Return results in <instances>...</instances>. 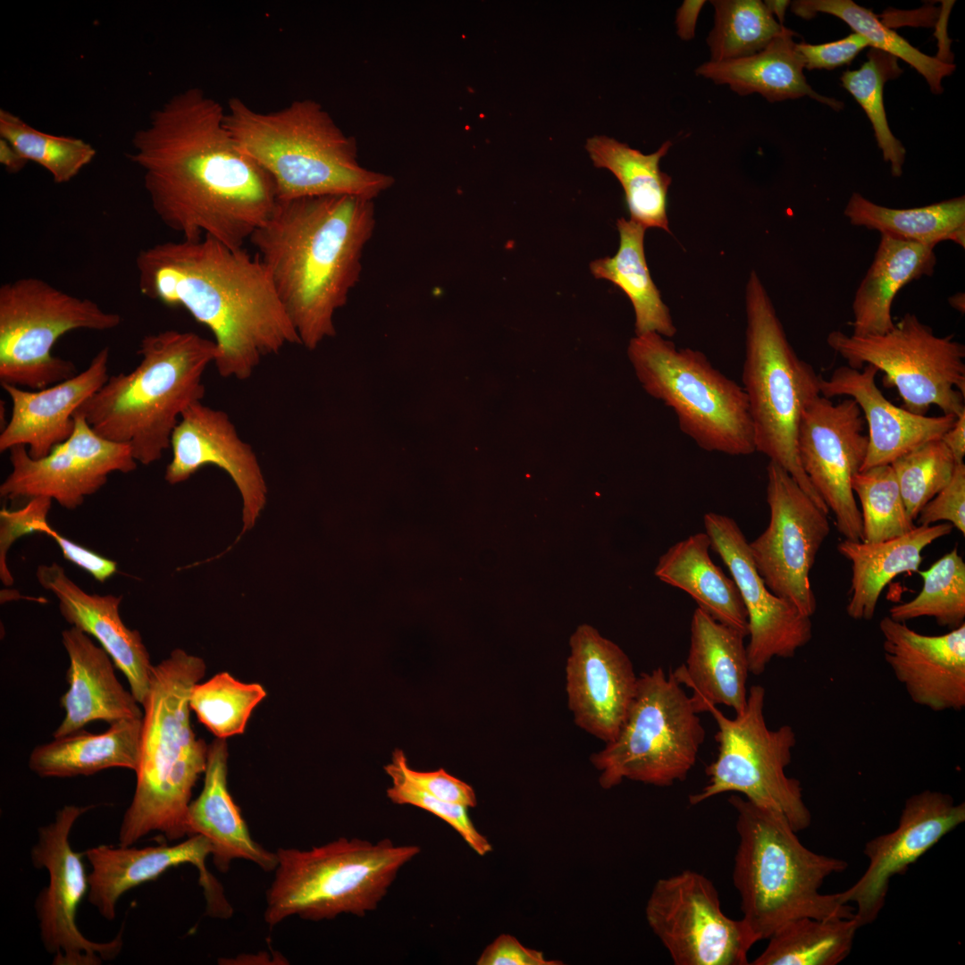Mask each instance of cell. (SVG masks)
I'll list each match as a JSON object with an SVG mask.
<instances>
[{
	"label": "cell",
	"instance_id": "obj_1",
	"mask_svg": "<svg viewBox=\"0 0 965 965\" xmlns=\"http://www.w3.org/2000/svg\"><path fill=\"white\" fill-rule=\"evenodd\" d=\"M225 108L199 88H189L155 109L132 138L130 161L141 169L151 206L184 239L210 236L231 248L273 212L270 175L237 145Z\"/></svg>",
	"mask_w": 965,
	"mask_h": 965
},
{
	"label": "cell",
	"instance_id": "obj_2",
	"mask_svg": "<svg viewBox=\"0 0 965 965\" xmlns=\"http://www.w3.org/2000/svg\"><path fill=\"white\" fill-rule=\"evenodd\" d=\"M135 264L143 296L182 306L209 329L223 378L247 380L264 357L300 345L257 254L203 236L143 248Z\"/></svg>",
	"mask_w": 965,
	"mask_h": 965
},
{
	"label": "cell",
	"instance_id": "obj_3",
	"mask_svg": "<svg viewBox=\"0 0 965 965\" xmlns=\"http://www.w3.org/2000/svg\"><path fill=\"white\" fill-rule=\"evenodd\" d=\"M374 227L373 199L325 195L278 200L250 237L306 348L335 335Z\"/></svg>",
	"mask_w": 965,
	"mask_h": 965
},
{
	"label": "cell",
	"instance_id": "obj_4",
	"mask_svg": "<svg viewBox=\"0 0 965 965\" xmlns=\"http://www.w3.org/2000/svg\"><path fill=\"white\" fill-rule=\"evenodd\" d=\"M206 669L201 658L181 649L153 667L142 705L136 787L122 817L119 845H133L152 832L170 841L188 836V809L196 782L206 771L209 749L193 732L189 698Z\"/></svg>",
	"mask_w": 965,
	"mask_h": 965
},
{
	"label": "cell",
	"instance_id": "obj_5",
	"mask_svg": "<svg viewBox=\"0 0 965 965\" xmlns=\"http://www.w3.org/2000/svg\"><path fill=\"white\" fill-rule=\"evenodd\" d=\"M224 123L239 148L270 175L278 200L325 195L373 200L394 184L392 176L360 164L355 138L315 100L259 112L233 96Z\"/></svg>",
	"mask_w": 965,
	"mask_h": 965
},
{
	"label": "cell",
	"instance_id": "obj_6",
	"mask_svg": "<svg viewBox=\"0 0 965 965\" xmlns=\"http://www.w3.org/2000/svg\"><path fill=\"white\" fill-rule=\"evenodd\" d=\"M135 369L109 376L75 414L101 437L128 445L148 466L171 448L182 413L206 395L203 375L214 364V340L193 331L165 330L140 341Z\"/></svg>",
	"mask_w": 965,
	"mask_h": 965
},
{
	"label": "cell",
	"instance_id": "obj_7",
	"mask_svg": "<svg viewBox=\"0 0 965 965\" xmlns=\"http://www.w3.org/2000/svg\"><path fill=\"white\" fill-rule=\"evenodd\" d=\"M736 812L739 837L733 883L743 921L758 941L804 917L852 918L854 910L837 894H822L825 880L848 868L845 860L804 846L785 818L740 794L728 799Z\"/></svg>",
	"mask_w": 965,
	"mask_h": 965
},
{
	"label": "cell",
	"instance_id": "obj_8",
	"mask_svg": "<svg viewBox=\"0 0 965 965\" xmlns=\"http://www.w3.org/2000/svg\"><path fill=\"white\" fill-rule=\"evenodd\" d=\"M745 309L742 380L756 451L785 469L813 501L828 513L801 467L797 449L802 415L820 395L822 377L793 350L768 293L754 271L746 284Z\"/></svg>",
	"mask_w": 965,
	"mask_h": 965
},
{
	"label": "cell",
	"instance_id": "obj_9",
	"mask_svg": "<svg viewBox=\"0 0 965 965\" xmlns=\"http://www.w3.org/2000/svg\"><path fill=\"white\" fill-rule=\"evenodd\" d=\"M420 852L418 845H396L388 838L373 843L340 837L306 851L279 848L264 921L273 927L295 915L314 921L344 913L363 917Z\"/></svg>",
	"mask_w": 965,
	"mask_h": 965
},
{
	"label": "cell",
	"instance_id": "obj_10",
	"mask_svg": "<svg viewBox=\"0 0 965 965\" xmlns=\"http://www.w3.org/2000/svg\"><path fill=\"white\" fill-rule=\"evenodd\" d=\"M628 356L644 390L674 411L680 430L701 449L731 456L756 451L743 388L702 352L649 332L630 340Z\"/></svg>",
	"mask_w": 965,
	"mask_h": 965
},
{
	"label": "cell",
	"instance_id": "obj_11",
	"mask_svg": "<svg viewBox=\"0 0 965 965\" xmlns=\"http://www.w3.org/2000/svg\"><path fill=\"white\" fill-rule=\"evenodd\" d=\"M683 685L659 667L637 678L636 690L616 737L592 753L599 784L624 780L659 787L686 779L705 740V729Z\"/></svg>",
	"mask_w": 965,
	"mask_h": 965
},
{
	"label": "cell",
	"instance_id": "obj_12",
	"mask_svg": "<svg viewBox=\"0 0 965 965\" xmlns=\"http://www.w3.org/2000/svg\"><path fill=\"white\" fill-rule=\"evenodd\" d=\"M766 692L752 685L743 709L734 718L717 706L707 703L716 721V759L707 766L708 782L689 796L691 805L700 804L716 795L737 793L748 801L782 814L792 828L804 830L811 824V813L802 795L798 779L785 773L792 761L796 734L789 725L770 729L765 721Z\"/></svg>",
	"mask_w": 965,
	"mask_h": 965
},
{
	"label": "cell",
	"instance_id": "obj_13",
	"mask_svg": "<svg viewBox=\"0 0 965 965\" xmlns=\"http://www.w3.org/2000/svg\"><path fill=\"white\" fill-rule=\"evenodd\" d=\"M119 314L68 294L37 277L0 288V382L41 390L78 373L75 364L52 354L60 337L74 330L109 331Z\"/></svg>",
	"mask_w": 965,
	"mask_h": 965
},
{
	"label": "cell",
	"instance_id": "obj_14",
	"mask_svg": "<svg viewBox=\"0 0 965 965\" xmlns=\"http://www.w3.org/2000/svg\"><path fill=\"white\" fill-rule=\"evenodd\" d=\"M827 345L860 369L871 365L885 373V385L897 389L909 412L927 415L930 407L943 415L965 410V346L951 334L936 336L911 313L881 335L859 337L833 331Z\"/></svg>",
	"mask_w": 965,
	"mask_h": 965
},
{
	"label": "cell",
	"instance_id": "obj_15",
	"mask_svg": "<svg viewBox=\"0 0 965 965\" xmlns=\"http://www.w3.org/2000/svg\"><path fill=\"white\" fill-rule=\"evenodd\" d=\"M720 904L708 877L684 869L656 882L645 917L676 965H747L748 952L759 941Z\"/></svg>",
	"mask_w": 965,
	"mask_h": 965
},
{
	"label": "cell",
	"instance_id": "obj_16",
	"mask_svg": "<svg viewBox=\"0 0 965 965\" xmlns=\"http://www.w3.org/2000/svg\"><path fill=\"white\" fill-rule=\"evenodd\" d=\"M767 476L769 523L749 542L751 558L770 592L811 617L817 600L810 574L830 532L828 513L779 465L769 461Z\"/></svg>",
	"mask_w": 965,
	"mask_h": 965
},
{
	"label": "cell",
	"instance_id": "obj_17",
	"mask_svg": "<svg viewBox=\"0 0 965 965\" xmlns=\"http://www.w3.org/2000/svg\"><path fill=\"white\" fill-rule=\"evenodd\" d=\"M90 806L65 805L55 819L38 828L30 858L36 868L48 873V885L35 902L40 937L54 965H100L113 960L122 947V932L111 941L96 943L85 937L78 928V906L88 894L84 852H75L70 835L76 820Z\"/></svg>",
	"mask_w": 965,
	"mask_h": 965
},
{
	"label": "cell",
	"instance_id": "obj_18",
	"mask_svg": "<svg viewBox=\"0 0 965 965\" xmlns=\"http://www.w3.org/2000/svg\"><path fill=\"white\" fill-rule=\"evenodd\" d=\"M865 420L856 401L834 404L817 397L805 409L798 431L797 449L811 485L835 517L846 540L862 541L861 513L852 482L867 453Z\"/></svg>",
	"mask_w": 965,
	"mask_h": 965
},
{
	"label": "cell",
	"instance_id": "obj_19",
	"mask_svg": "<svg viewBox=\"0 0 965 965\" xmlns=\"http://www.w3.org/2000/svg\"><path fill=\"white\" fill-rule=\"evenodd\" d=\"M73 418L72 434L46 457H31L23 445L9 449L12 471L0 485L1 497H46L75 509L105 486L110 474L136 470L138 462L128 445L101 437L81 415Z\"/></svg>",
	"mask_w": 965,
	"mask_h": 965
},
{
	"label": "cell",
	"instance_id": "obj_20",
	"mask_svg": "<svg viewBox=\"0 0 965 965\" xmlns=\"http://www.w3.org/2000/svg\"><path fill=\"white\" fill-rule=\"evenodd\" d=\"M965 821V803L948 793L923 790L908 797L897 827L868 841V867L849 888L836 893L840 902L854 903L860 928L874 922L883 910L891 879L933 848Z\"/></svg>",
	"mask_w": 965,
	"mask_h": 965
},
{
	"label": "cell",
	"instance_id": "obj_21",
	"mask_svg": "<svg viewBox=\"0 0 965 965\" xmlns=\"http://www.w3.org/2000/svg\"><path fill=\"white\" fill-rule=\"evenodd\" d=\"M703 524L710 549L721 558L740 592L748 616L749 671L759 676L774 658H793L809 643L811 617L769 591L753 563L749 541L732 517L709 512Z\"/></svg>",
	"mask_w": 965,
	"mask_h": 965
},
{
	"label": "cell",
	"instance_id": "obj_22",
	"mask_svg": "<svg viewBox=\"0 0 965 965\" xmlns=\"http://www.w3.org/2000/svg\"><path fill=\"white\" fill-rule=\"evenodd\" d=\"M567 704L577 726L602 742L617 734L636 690L632 661L596 628L582 624L569 639Z\"/></svg>",
	"mask_w": 965,
	"mask_h": 965
},
{
	"label": "cell",
	"instance_id": "obj_23",
	"mask_svg": "<svg viewBox=\"0 0 965 965\" xmlns=\"http://www.w3.org/2000/svg\"><path fill=\"white\" fill-rule=\"evenodd\" d=\"M172 457L164 479L170 484L187 481L201 467L224 470L235 482L243 502V533L256 523L266 502L267 488L256 455L243 441L229 415L203 404L190 405L181 415L171 439Z\"/></svg>",
	"mask_w": 965,
	"mask_h": 965
},
{
	"label": "cell",
	"instance_id": "obj_24",
	"mask_svg": "<svg viewBox=\"0 0 965 965\" xmlns=\"http://www.w3.org/2000/svg\"><path fill=\"white\" fill-rule=\"evenodd\" d=\"M212 854L210 842L201 835L188 836L187 840L173 845L137 848L103 844L91 847L84 852L91 868L88 874V901L104 919L113 920L117 902L124 893L156 879L172 868L191 864L198 870L207 913L214 918L228 919L233 910L222 885L206 867V859Z\"/></svg>",
	"mask_w": 965,
	"mask_h": 965
},
{
	"label": "cell",
	"instance_id": "obj_25",
	"mask_svg": "<svg viewBox=\"0 0 965 965\" xmlns=\"http://www.w3.org/2000/svg\"><path fill=\"white\" fill-rule=\"evenodd\" d=\"M884 656L917 705L940 712L965 707V623L941 635H926L905 622H879Z\"/></svg>",
	"mask_w": 965,
	"mask_h": 965
},
{
	"label": "cell",
	"instance_id": "obj_26",
	"mask_svg": "<svg viewBox=\"0 0 965 965\" xmlns=\"http://www.w3.org/2000/svg\"><path fill=\"white\" fill-rule=\"evenodd\" d=\"M36 575L41 587L56 597L65 621L94 637L106 651L142 706L149 692L154 666L140 633L129 628L121 617L122 596L85 592L56 562L39 565Z\"/></svg>",
	"mask_w": 965,
	"mask_h": 965
},
{
	"label": "cell",
	"instance_id": "obj_27",
	"mask_svg": "<svg viewBox=\"0 0 965 965\" xmlns=\"http://www.w3.org/2000/svg\"><path fill=\"white\" fill-rule=\"evenodd\" d=\"M109 348L100 349L88 366L71 378L37 390L1 383L12 401L11 416L0 434V451L28 446L33 458L46 457L72 434L78 407L107 381Z\"/></svg>",
	"mask_w": 965,
	"mask_h": 965
},
{
	"label": "cell",
	"instance_id": "obj_28",
	"mask_svg": "<svg viewBox=\"0 0 965 965\" xmlns=\"http://www.w3.org/2000/svg\"><path fill=\"white\" fill-rule=\"evenodd\" d=\"M877 372L871 365L860 369L843 365L820 382L823 397L847 396L854 399L868 423V448L860 471L890 465L923 443L941 439L957 416L919 415L894 405L877 386Z\"/></svg>",
	"mask_w": 965,
	"mask_h": 965
},
{
	"label": "cell",
	"instance_id": "obj_29",
	"mask_svg": "<svg viewBox=\"0 0 965 965\" xmlns=\"http://www.w3.org/2000/svg\"><path fill=\"white\" fill-rule=\"evenodd\" d=\"M62 642L70 662L68 689L60 698L65 714L54 738L83 729L96 720L111 725L143 717L139 703L120 683L112 659L101 646L73 626L62 632Z\"/></svg>",
	"mask_w": 965,
	"mask_h": 965
},
{
	"label": "cell",
	"instance_id": "obj_30",
	"mask_svg": "<svg viewBox=\"0 0 965 965\" xmlns=\"http://www.w3.org/2000/svg\"><path fill=\"white\" fill-rule=\"evenodd\" d=\"M745 637L700 608L693 611L686 660L672 674L692 690L690 697L698 713L707 703L725 705L735 713L743 709L750 674Z\"/></svg>",
	"mask_w": 965,
	"mask_h": 965
},
{
	"label": "cell",
	"instance_id": "obj_31",
	"mask_svg": "<svg viewBox=\"0 0 965 965\" xmlns=\"http://www.w3.org/2000/svg\"><path fill=\"white\" fill-rule=\"evenodd\" d=\"M228 756L226 739L216 738L209 745L202 791L188 809V836L201 835L210 842L214 862L221 871L228 870L236 859L251 861L265 871L274 870L276 852L267 851L251 837L229 792Z\"/></svg>",
	"mask_w": 965,
	"mask_h": 965
},
{
	"label": "cell",
	"instance_id": "obj_32",
	"mask_svg": "<svg viewBox=\"0 0 965 965\" xmlns=\"http://www.w3.org/2000/svg\"><path fill=\"white\" fill-rule=\"evenodd\" d=\"M950 523L918 525L909 533L877 542L843 540L838 552L852 564L850 599L846 612L856 620H870L884 588L897 575L918 573L922 550L952 533Z\"/></svg>",
	"mask_w": 965,
	"mask_h": 965
},
{
	"label": "cell",
	"instance_id": "obj_33",
	"mask_svg": "<svg viewBox=\"0 0 965 965\" xmlns=\"http://www.w3.org/2000/svg\"><path fill=\"white\" fill-rule=\"evenodd\" d=\"M789 29L759 52L738 59L708 61L695 70L698 76L726 84L740 96L759 93L773 103L808 96L839 111L843 103L817 93L803 74L804 61Z\"/></svg>",
	"mask_w": 965,
	"mask_h": 965
},
{
	"label": "cell",
	"instance_id": "obj_34",
	"mask_svg": "<svg viewBox=\"0 0 965 965\" xmlns=\"http://www.w3.org/2000/svg\"><path fill=\"white\" fill-rule=\"evenodd\" d=\"M874 260L852 302V334L876 336L891 331V309L899 290L922 276H931L936 264L934 247L880 233Z\"/></svg>",
	"mask_w": 965,
	"mask_h": 965
},
{
	"label": "cell",
	"instance_id": "obj_35",
	"mask_svg": "<svg viewBox=\"0 0 965 965\" xmlns=\"http://www.w3.org/2000/svg\"><path fill=\"white\" fill-rule=\"evenodd\" d=\"M143 717L111 724L103 733L84 728L35 747L29 769L40 777H74L122 768L136 771L140 757Z\"/></svg>",
	"mask_w": 965,
	"mask_h": 965
},
{
	"label": "cell",
	"instance_id": "obj_36",
	"mask_svg": "<svg viewBox=\"0 0 965 965\" xmlns=\"http://www.w3.org/2000/svg\"><path fill=\"white\" fill-rule=\"evenodd\" d=\"M709 549L706 533L692 534L659 557L654 575L688 593L715 620L748 636V616L738 587L712 561Z\"/></svg>",
	"mask_w": 965,
	"mask_h": 965
},
{
	"label": "cell",
	"instance_id": "obj_37",
	"mask_svg": "<svg viewBox=\"0 0 965 965\" xmlns=\"http://www.w3.org/2000/svg\"><path fill=\"white\" fill-rule=\"evenodd\" d=\"M671 147L672 142L666 140L656 152L643 154L607 136H594L586 142L594 166L608 170L620 182L630 219L646 229L670 232L667 193L672 178L660 170L659 163Z\"/></svg>",
	"mask_w": 965,
	"mask_h": 965
},
{
	"label": "cell",
	"instance_id": "obj_38",
	"mask_svg": "<svg viewBox=\"0 0 965 965\" xmlns=\"http://www.w3.org/2000/svg\"><path fill=\"white\" fill-rule=\"evenodd\" d=\"M617 227L620 237L618 250L613 256L591 263L593 276L611 281L628 297L634 309L636 336L656 332L673 337L676 328L647 266L646 228L625 218L617 221Z\"/></svg>",
	"mask_w": 965,
	"mask_h": 965
},
{
	"label": "cell",
	"instance_id": "obj_39",
	"mask_svg": "<svg viewBox=\"0 0 965 965\" xmlns=\"http://www.w3.org/2000/svg\"><path fill=\"white\" fill-rule=\"evenodd\" d=\"M843 213L854 226L903 240L934 248L939 242L952 240L965 247L964 196L921 207L894 209L854 192Z\"/></svg>",
	"mask_w": 965,
	"mask_h": 965
},
{
	"label": "cell",
	"instance_id": "obj_40",
	"mask_svg": "<svg viewBox=\"0 0 965 965\" xmlns=\"http://www.w3.org/2000/svg\"><path fill=\"white\" fill-rule=\"evenodd\" d=\"M860 928L852 918L792 920L776 931L752 965H835L845 960Z\"/></svg>",
	"mask_w": 965,
	"mask_h": 965
},
{
	"label": "cell",
	"instance_id": "obj_41",
	"mask_svg": "<svg viewBox=\"0 0 965 965\" xmlns=\"http://www.w3.org/2000/svg\"><path fill=\"white\" fill-rule=\"evenodd\" d=\"M792 11L803 19L824 13L843 20L855 33L864 37L871 48L901 58L912 66L936 94L943 91L942 80L955 70L954 64L920 52L883 24L870 10L852 0H798L793 2Z\"/></svg>",
	"mask_w": 965,
	"mask_h": 965
},
{
	"label": "cell",
	"instance_id": "obj_42",
	"mask_svg": "<svg viewBox=\"0 0 965 965\" xmlns=\"http://www.w3.org/2000/svg\"><path fill=\"white\" fill-rule=\"evenodd\" d=\"M714 27L709 34L710 61L720 62L754 55L765 48L785 27L759 0H712Z\"/></svg>",
	"mask_w": 965,
	"mask_h": 965
},
{
	"label": "cell",
	"instance_id": "obj_43",
	"mask_svg": "<svg viewBox=\"0 0 965 965\" xmlns=\"http://www.w3.org/2000/svg\"><path fill=\"white\" fill-rule=\"evenodd\" d=\"M920 592L912 600L894 605L889 617L899 622L927 617L940 626L957 628L965 620V562L957 548L924 571Z\"/></svg>",
	"mask_w": 965,
	"mask_h": 965
},
{
	"label": "cell",
	"instance_id": "obj_44",
	"mask_svg": "<svg viewBox=\"0 0 965 965\" xmlns=\"http://www.w3.org/2000/svg\"><path fill=\"white\" fill-rule=\"evenodd\" d=\"M0 138L12 144L28 162L47 171L56 184L73 180L96 155L85 140L43 132L5 109H0Z\"/></svg>",
	"mask_w": 965,
	"mask_h": 965
},
{
	"label": "cell",
	"instance_id": "obj_45",
	"mask_svg": "<svg viewBox=\"0 0 965 965\" xmlns=\"http://www.w3.org/2000/svg\"><path fill=\"white\" fill-rule=\"evenodd\" d=\"M265 696L261 684L221 672L194 685L189 707L214 735L226 739L244 733L252 711Z\"/></svg>",
	"mask_w": 965,
	"mask_h": 965
},
{
	"label": "cell",
	"instance_id": "obj_46",
	"mask_svg": "<svg viewBox=\"0 0 965 965\" xmlns=\"http://www.w3.org/2000/svg\"><path fill=\"white\" fill-rule=\"evenodd\" d=\"M902 72L896 57L871 48L868 60L858 70L846 71L841 77L843 88L853 96L871 122L883 158L890 164L894 177L902 175L906 150L889 128L883 93L885 82Z\"/></svg>",
	"mask_w": 965,
	"mask_h": 965
},
{
	"label": "cell",
	"instance_id": "obj_47",
	"mask_svg": "<svg viewBox=\"0 0 965 965\" xmlns=\"http://www.w3.org/2000/svg\"><path fill=\"white\" fill-rule=\"evenodd\" d=\"M861 504L862 541L877 542L916 527L907 511L891 465L859 471L852 482Z\"/></svg>",
	"mask_w": 965,
	"mask_h": 965
},
{
	"label": "cell",
	"instance_id": "obj_48",
	"mask_svg": "<svg viewBox=\"0 0 965 965\" xmlns=\"http://www.w3.org/2000/svg\"><path fill=\"white\" fill-rule=\"evenodd\" d=\"M957 464L941 439L928 441L890 464L912 520L949 483Z\"/></svg>",
	"mask_w": 965,
	"mask_h": 965
},
{
	"label": "cell",
	"instance_id": "obj_49",
	"mask_svg": "<svg viewBox=\"0 0 965 965\" xmlns=\"http://www.w3.org/2000/svg\"><path fill=\"white\" fill-rule=\"evenodd\" d=\"M400 753L401 750H395L391 762L384 767L385 772L392 782L391 786L386 791L387 797L391 802L399 805H413L435 815L457 831L475 853L484 856L491 852L492 845L474 827L468 815V808L441 801L412 784L402 769Z\"/></svg>",
	"mask_w": 965,
	"mask_h": 965
},
{
	"label": "cell",
	"instance_id": "obj_50",
	"mask_svg": "<svg viewBox=\"0 0 965 965\" xmlns=\"http://www.w3.org/2000/svg\"><path fill=\"white\" fill-rule=\"evenodd\" d=\"M52 499L46 497L29 499L26 506L18 510L0 511V578L6 586L12 585L13 577L7 567L6 556L12 544L19 538L39 533L40 525L47 522Z\"/></svg>",
	"mask_w": 965,
	"mask_h": 965
},
{
	"label": "cell",
	"instance_id": "obj_51",
	"mask_svg": "<svg viewBox=\"0 0 965 965\" xmlns=\"http://www.w3.org/2000/svg\"><path fill=\"white\" fill-rule=\"evenodd\" d=\"M919 525L950 523L965 535V465L958 463L949 483L919 511Z\"/></svg>",
	"mask_w": 965,
	"mask_h": 965
},
{
	"label": "cell",
	"instance_id": "obj_52",
	"mask_svg": "<svg viewBox=\"0 0 965 965\" xmlns=\"http://www.w3.org/2000/svg\"><path fill=\"white\" fill-rule=\"evenodd\" d=\"M400 762L408 780L423 792L441 801L474 808L477 798L474 788L465 781L441 768L433 771H418L409 767L401 751Z\"/></svg>",
	"mask_w": 965,
	"mask_h": 965
},
{
	"label": "cell",
	"instance_id": "obj_53",
	"mask_svg": "<svg viewBox=\"0 0 965 965\" xmlns=\"http://www.w3.org/2000/svg\"><path fill=\"white\" fill-rule=\"evenodd\" d=\"M867 46H870L868 41L858 33L825 44L796 43L807 70H831L850 63Z\"/></svg>",
	"mask_w": 965,
	"mask_h": 965
},
{
	"label": "cell",
	"instance_id": "obj_54",
	"mask_svg": "<svg viewBox=\"0 0 965 965\" xmlns=\"http://www.w3.org/2000/svg\"><path fill=\"white\" fill-rule=\"evenodd\" d=\"M477 965H561L547 960L543 952L525 947L515 936L501 934L488 944L476 961Z\"/></svg>",
	"mask_w": 965,
	"mask_h": 965
},
{
	"label": "cell",
	"instance_id": "obj_55",
	"mask_svg": "<svg viewBox=\"0 0 965 965\" xmlns=\"http://www.w3.org/2000/svg\"><path fill=\"white\" fill-rule=\"evenodd\" d=\"M39 533L55 540L63 558L83 569L95 580L104 583L117 572V563L115 561L65 538L53 529L48 523H45L40 526Z\"/></svg>",
	"mask_w": 965,
	"mask_h": 965
},
{
	"label": "cell",
	"instance_id": "obj_56",
	"mask_svg": "<svg viewBox=\"0 0 965 965\" xmlns=\"http://www.w3.org/2000/svg\"><path fill=\"white\" fill-rule=\"evenodd\" d=\"M706 1L684 0L676 11V34L683 40H691L695 36V29L700 12Z\"/></svg>",
	"mask_w": 965,
	"mask_h": 965
},
{
	"label": "cell",
	"instance_id": "obj_57",
	"mask_svg": "<svg viewBox=\"0 0 965 965\" xmlns=\"http://www.w3.org/2000/svg\"><path fill=\"white\" fill-rule=\"evenodd\" d=\"M957 463H962L965 456V410L957 416L953 425L941 437Z\"/></svg>",
	"mask_w": 965,
	"mask_h": 965
},
{
	"label": "cell",
	"instance_id": "obj_58",
	"mask_svg": "<svg viewBox=\"0 0 965 965\" xmlns=\"http://www.w3.org/2000/svg\"><path fill=\"white\" fill-rule=\"evenodd\" d=\"M29 162L7 140L0 138V164L9 172L21 171Z\"/></svg>",
	"mask_w": 965,
	"mask_h": 965
},
{
	"label": "cell",
	"instance_id": "obj_59",
	"mask_svg": "<svg viewBox=\"0 0 965 965\" xmlns=\"http://www.w3.org/2000/svg\"><path fill=\"white\" fill-rule=\"evenodd\" d=\"M764 4L771 14L778 19V23L783 25L785 11L790 5V1L768 0Z\"/></svg>",
	"mask_w": 965,
	"mask_h": 965
},
{
	"label": "cell",
	"instance_id": "obj_60",
	"mask_svg": "<svg viewBox=\"0 0 965 965\" xmlns=\"http://www.w3.org/2000/svg\"><path fill=\"white\" fill-rule=\"evenodd\" d=\"M949 303L952 307H954L955 309H957L961 313H964V308L965 307H964V295H963V293H958L957 295H954L953 297H951L949 298Z\"/></svg>",
	"mask_w": 965,
	"mask_h": 965
}]
</instances>
